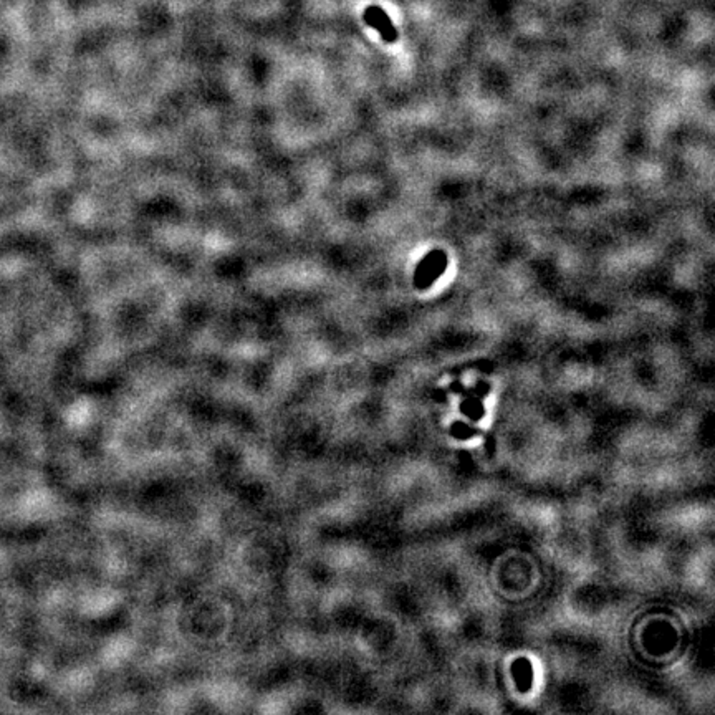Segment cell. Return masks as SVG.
I'll use <instances>...</instances> for the list:
<instances>
[{
  "mask_svg": "<svg viewBox=\"0 0 715 715\" xmlns=\"http://www.w3.org/2000/svg\"><path fill=\"white\" fill-rule=\"evenodd\" d=\"M366 20H367V24H371L372 27L380 30V32L382 34V37H385L387 41H395V39H396L395 29L391 27L390 20H387L386 15L382 14L380 9H376V7L367 9L366 10Z\"/></svg>",
  "mask_w": 715,
  "mask_h": 715,
  "instance_id": "obj_1",
  "label": "cell"
}]
</instances>
